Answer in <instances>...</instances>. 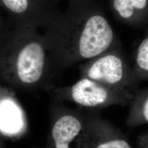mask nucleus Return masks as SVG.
Listing matches in <instances>:
<instances>
[{"mask_svg": "<svg viewBox=\"0 0 148 148\" xmlns=\"http://www.w3.org/2000/svg\"><path fill=\"white\" fill-rule=\"evenodd\" d=\"M46 29L43 38L58 75L76 64L123 47L106 14L88 2L75 4Z\"/></svg>", "mask_w": 148, "mask_h": 148, "instance_id": "nucleus-1", "label": "nucleus"}, {"mask_svg": "<svg viewBox=\"0 0 148 148\" xmlns=\"http://www.w3.org/2000/svg\"><path fill=\"white\" fill-rule=\"evenodd\" d=\"M0 75L28 87L53 85L51 81L58 75L37 29H4L0 35Z\"/></svg>", "mask_w": 148, "mask_h": 148, "instance_id": "nucleus-2", "label": "nucleus"}, {"mask_svg": "<svg viewBox=\"0 0 148 148\" xmlns=\"http://www.w3.org/2000/svg\"><path fill=\"white\" fill-rule=\"evenodd\" d=\"M81 77L95 80L134 98L139 82L136 79L130 56L124 48H115L79 64Z\"/></svg>", "mask_w": 148, "mask_h": 148, "instance_id": "nucleus-3", "label": "nucleus"}, {"mask_svg": "<svg viewBox=\"0 0 148 148\" xmlns=\"http://www.w3.org/2000/svg\"><path fill=\"white\" fill-rule=\"evenodd\" d=\"M47 90L51 92L59 102L69 101L79 106L91 109L116 105H130L134 98L85 77H81L71 86L56 87L52 85Z\"/></svg>", "mask_w": 148, "mask_h": 148, "instance_id": "nucleus-4", "label": "nucleus"}, {"mask_svg": "<svg viewBox=\"0 0 148 148\" xmlns=\"http://www.w3.org/2000/svg\"><path fill=\"white\" fill-rule=\"evenodd\" d=\"M14 27L46 28L59 14L49 0H0Z\"/></svg>", "mask_w": 148, "mask_h": 148, "instance_id": "nucleus-5", "label": "nucleus"}, {"mask_svg": "<svg viewBox=\"0 0 148 148\" xmlns=\"http://www.w3.org/2000/svg\"><path fill=\"white\" fill-rule=\"evenodd\" d=\"M60 109L52 129L53 148H89L86 121L76 111Z\"/></svg>", "mask_w": 148, "mask_h": 148, "instance_id": "nucleus-6", "label": "nucleus"}, {"mask_svg": "<svg viewBox=\"0 0 148 148\" xmlns=\"http://www.w3.org/2000/svg\"><path fill=\"white\" fill-rule=\"evenodd\" d=\"M89 148H133L128 140L115 127L103 120L86 121Z\"/></svg>", "mask_w": 148, "mask_h": 148, "instance_id": "nucleus-7", "label": "nucleus"}, {"mask_svg": "<svg viewBox=\"0 0 148 148\" xmlns=\"http://www.w3.org/2000/svg\"><path fill=\"white\" fill-rule=\"evenodd\" d=\"M117 20L137 30L148 29V0H110Z\"/></svg>", "mask_w": 148, "mask_h": 148, "instance_id": "nucleus-8", "label": "nucleus"}, {"mask_svg": "<svg viewBox=\"0 0 148 148\" xmlns=\"http://www.w3.org/2000/svg\"><path fill=\"white\" fill-rule=\"evenodd\" d=\"M22 114L18 104L10 96L0 98V130L14 134L21 129Z\"/></svg>", "mask_w": 148, "mask_h": 148, "instance_id": "nucleus-9", "label": "nucleus"}, {"mask_svg": "<svg viewBox=\"0 0 148 148\" xmlns=\"http://www.w3.org/2000/svg\"><path fill=\"white\" fill-rule=\"evenodd\" d=\"M133 70L139 81H146L148 78V32L136 43L132 54H130Z\"/></svg>", "mask_w": 148, "mask_h": 148, "instance_id": "nucleus-10", "label": "nucleus"}, {"mask_svg": "<svg viewBox=\"0 0 148 148\" xmlns=\"http://www.w3.org/2000/svg\"><path fill=\"white\" fill-rule=\"evenodd\" d=\"M127 123L130 127H137L148 121V89L138 90L132 101Z\"/></svg>", "mask_w": 148, "mask_h": 148, "instance_id": "nucleus-11", "label": "nucleus"}, {"mask_svg": "<svg viewBox=\"0 0 148 148\" xmlns=\"http://www.w3.org/2000/svg\"><path fill=\"white\" fill-rule=\"evenodd\" d=\"M5 29V27L2 23V19H1V16L0 15V35H1L2 32H3V30H4Z\"/></svg>", "mask_w": 148, "mask_h": 148, "instance_id": "nucleus-12", "label": "nucleus"}]
</instances>
